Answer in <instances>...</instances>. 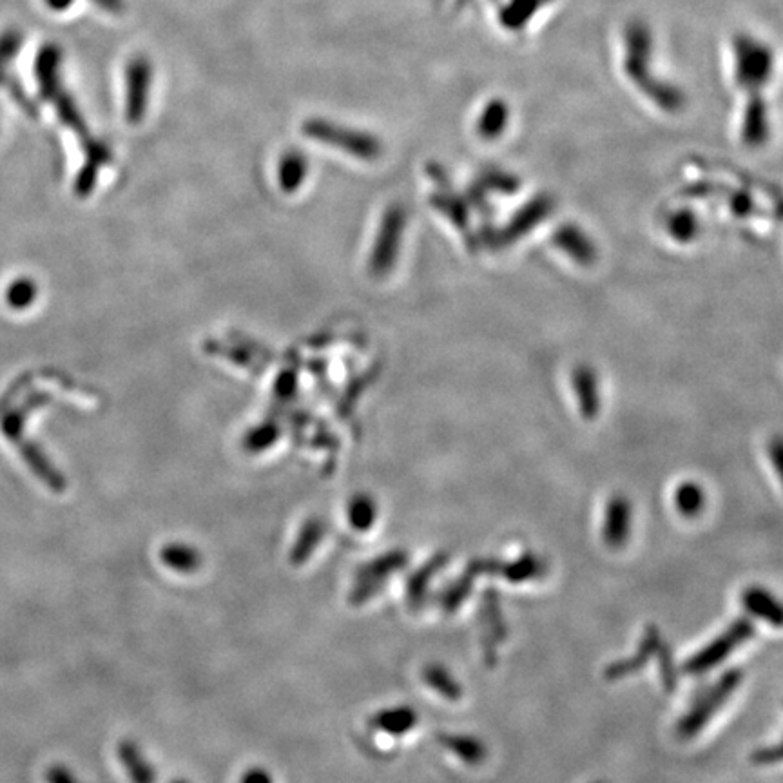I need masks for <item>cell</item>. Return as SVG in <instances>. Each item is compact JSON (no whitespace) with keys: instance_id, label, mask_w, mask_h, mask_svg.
<instances>
[{"instance_id":"7a4b0ae2","label":"cell","mask_w":783,"mask_h":783,"mask_svg":"<svg viewBox=\"0 0 783 783\" xmlns=\"http://www.w3.org/2000/svg\"><path fill=\"white\" fill-rule=\"evenodd\" d=\"M776 57L765 40L753 35H738L733 42V69L736 84L749 95H760L773 80Z\"/></svg>"},{"instance_id":"5bb4252c","label":"cell","mask_w":783,"mask_h":783,"mask_svg":"<svg viewBox=\"0 0 783 783\" xmlns=\"http://www.w3.org/2000/svg\"><path fill=\"white\" fill-rule=\"evenodd\" d=\"M553 207H555L553 200L546 194L533 198L532 202L526 203L524 209L513 216L510 227H506V231H504V242H513V240L521 238L522 234L532 231L533 227L541 225L544 218L553 213Z\"/></svg>"},{"instance_id":"f546056e","label":"cell","mask_w":783,"mask_h":783,"mask_svg":"<svg viewBox=\"0 0 783 783\" xmlns=\"http://www.w3.org/2000/svg\"><path fill=\"white\" fill-rule=\"evenodd\" d=\"M767 454L771 457L774 472L778 475L783 488V437L778 435V437L771 439V443L767 446Z\"/></svg>"},{"instance_id":"4316f807","label":"cell","mask_w":783,"mask_h":783,"mask_svg":"<svg viewBox=\"0 0 783 783\" xmlns=\"http://www.w3.org/2000/svg\"><path fill=\"white\" fill-rule=\"evenodd\" d=\"M510 120V111L501 100H495L490 106L484 109L481 122H479V133L484 138H497L504 131V127Z\"/></svg>"},{"instance_id":"7402d4cb","label":"cell","mask_w":783,"mask_h":783,"mask_svg":"<svg viewBox=\"0 0 783 783\" xmlns=\"http://www.w3.org/2000/svg\"><path fill=\"white\" fill-rule=\"evenodd\" d=\"M446 561H448V557H446L445 553H439V555H435L430 561L426 562L421 570H417L410 577L408 588H406V597H408V602L412 606L423 604L426 590L430 586V580L434 579L435 575L445 568Z\"/></svg>"},{"instance_id":"ac0fdd59","label":"cell","mask_w":783,"mask_h":783,"mask_svg":"<svg viewBox=\"0 0 783 783\" xmlns=\"http://www.w3.org/2000/svg\"><path fill=\"white\" fill-rule=\"evenodd\" d=\"M439 744L455 754L466 765H481L488 758V747L481 738L472 735H441Z\"/></svg>"},{"instance_id":"52a82bcc","label":"cell","mask_w":783,"mask_h":783,"mask_svg":"<svg viewBox=\"0 0 783 783\" xmlns=\"http://www.w3.org/2000/svg\"><path fill=\"white\" fill-rule=\"evenodd\" d=\"M127 115L129 120L138 122L147 106V93L151 82V66L145 58L138 57L129 62L126 71Z\"/></svg>"},{"instance_id":"9a60e30c","label":"cell","mask_w":783,"mask_h":783,"mask_svg":"<svg viewBox=\"0 0 783 783\" xmlns=\"http://www.w3.org/2000/svg\"><path fill=\"white\" fill-rule=\"evenodd\" d=\"M481 620H483L484 651H486V655L492 657L495 655L497 644L504 642V637L508 633L506 624H504L503 611H501L495 591L488 590L484 593Z\"/></svg>"},{"instance_id":"d6a6232c","label":"cell","mask_w":783,"mask_h":783,"mask_svg":"<svg viewBox=\"0 0 783 783\" xmlns=\"http://www.w3.org/2000/svg\"><path fill=\"white\" fill-rule=\"evenodd\" d=\"M240 783H274V778L265 767H251L242 774Z\"/></svg>"},{"instance_id":"9c48e42d","label":"cell","mask_w":783,"mask_h":783,"mask_svg":"<svg viewBox=\"0 0 783 783\" xmlns=\"http://www.w3.org/2000/svg\"><path fill=\"white\" fill-rule=\"evenodd\" d=\"M571 388L584 419H593L600 412V385L597 372L588 365H579L571 372Z\"/></svg>"},{"instance_id":"3957f363","label":"cell","mask_w":783,"mask_h":783,"mask_svg":"<svg viewBox=\"0 0 783 783\" xmlns=\"http://www.w3.org/2000/svg\"><path fill=\"white\" fill-rule=\"evenodd\" d=\"M744 673L740 669H731L725 675L718 678L713 686L706 689L702 695H698L693 706L689 707L686 716L680 718L677 724V735L682 740H689L693 736L700 735L704 727L713 720L718 709L724 706L731 698L738 686L742 684Z\"/></svg>"},{"instance_id":"44dd1931","label":"cell","mask_w":783,"mask_h":783,"mask_svg":"<svg viewBox=\"0 0 783 783\" xmlns=\"http://www.w3.org/2000/svg\"><path fill=\"white\" fill-rule=\"evenodd\" d=\"M544 571H546V564L541 557L532 551H526V553L519 555L515 561L501 564L499 573L504 575V579L508 582L521 584V582H528V580L539 579L544 575Z\"/></svg>"},{"instance_id":"e0dca14e","label":"cell","mask_w":783,"mask_h":783,"mask_svg":"<svg viewBox=\"0 0 783 783\" xmlns=\"http://www.w3.org/2000/svg\"><path fill=\"white\" fill-rule=\"evenodd\" d=\"M419 722L416 709L410 706L388 707L372 716L370 724L374 729L392 736H403L410 733Z\"/></svg>"},{"instance_id":"5b68a950","label":"cell","mask_w":783,"mask_h":783,"mask_svg":"<svg viewBox=\"0 0 783 783\" xmlns=\"http://www.w3.org/2000/svg\"><path fill=\"white\" fill-rule=\"evenodd\" d=\"M406 562H408V555L405 551L394 550L365 564L358 571V577H356L354 588L350 593V600L354 604H365L372 597H376L377 593L383 590V586L387 584L388 577L403 570Z\"/></svg>"},{"instance_id":"d6986e66","label":"cell","mask_w":783,"mask_h":783,"mask_svg":"<svg viewBox=\"0 0 783 783\" xmlns=\"http://www.w3.org/2000/svg\"><path fill=\"white\" fill-rule=\"evenodd\" d=\"M118 758L124 765L133 783H155L156 774L153 765L145 758L142 749L133 740H122L118 744Z\"/></svg>"},{"instance_id":"f1b7e54d","label":"cell","mask_w":783,"mask_h":783,"mask_svg":"<svg viewBox=\"0 0 783 783\" xmlns=\"http://www.w3.org/2000/svg\"><path fill=\"white\" fill-rule=\"evenodd\" d=\"M658 657H660V677H662V684L666 687L667 691H673L677 686V669H675V662H673V655H671V649L667 644H660V648L657 651Z\"/></svg>"},{"instance_id":"2e32d148","label":"cell","mask_w":783,"mask_h":783,"mask_svg":"<svg viewBox=\"0 0 783 783\" xmlns=\"http://www.w3.org/2000/svg\"><path fill=\"white\" fill-rule=\"evenodd\" d=\"M160 561L164 562L165 568L176 571V573L193 575L202 568L203 555L193 544L167 542L160 550Z\"/></svg>"},{"instance_id":"cb8c5ba5","label":"cell","mask_w":783,"mask_h":783,"mask_svg":"<svg viewBox=\"0 0 783 783\" xmlns=\"http://www.w3.org/2000/svg\"><path fill=\"white\" fill-rule=\"evenodd\" d=\"M673 503L680 515H684L686 519H695L706 508V492L700 484L686 481L678 484Z\"/></svg>"},{"instance_id":"74e56055","label":"cell","mask_w":783,"mask_h":783,"mask_svg":"<svg viewBox=\"0 0 783 783\" xmlns=\"http://www.w3.org/2000/svg\"><path fill=\"white\" fill-rule=\"evenodd\" d=\"M600 783V782H599Z\"/></svg>"},{"instance_id":"7c38bea8","label":"cell","mask_w":783,"mask_h":783,"mask_svg":"<svg viewBox=\"0 0 783 783\" xmlns=\"http://www.w3.org/2000/svg\"><path fill=\"white\" fill-rule=\"evenodd\" d=\"M660 644H662V637H660V631H658L657 626H649L646 629V633H644V637H642L640 648L635 651V655L608 666L606 678L619 680V678L629 677V675L637 673V671H640L642 667L648 664L653 655H657Z\"/></svg>"},{"instance_id":"277c9868","label":"cell","mask_w":783,"mask_h":783,"mask_svg":"<svg viewBox=\"0 0 783 783\" xmlns=\"http://www.w3.org/2000/svg\"><path fill=\"white\" fill-rule=\"evenodd\" d=\"M754 633H756V629H754V624L751 620L745 619V617L736 619L713 642H709L707 646L700 649L693 657L687 658V662L684 664V673L693 675V677H700L707 671L715 669L716 666H720L724 662L725 658L731 657V653L735 649L744 646L745 642L753 637Z\"/></svg>"},{"instance_id":"ffe728a7","label":"cell","mask_w":783,"mask_h":783,"mask_svg":"<svg viewBox=\"0 0 783 783\" xmlns=\"http://www.w3.org/2000/svg\"><path fill=\"white\" fill-rule=\"evenodd\" d=\"M325 537V524L319 519H309L301 526L300 533H298V539L294 542L292 550H290V562L294 566H300L303 562L309 561L310 557L314 555V551L318 548L321 541Z\"/></svg>"},{"instance_id":"d4e9b609","label":"cell","mask_w":783,"mask_h":783,"mask_svg":"<svg viewBox=\"0 0 783 783\" xmlns=\"http://www.w3.org/2000/svg\"><path fill=\"white\" fill-rule=\"evenodd\" d=\"M348 522L358 532H368L376 522L377 508L372 497L358 495L348 504Z\"/></svg>"},{"instance_id":"4dcf8cb0","label":"cell","mask_w":783,"mask_h":783,"mask_svg":"<svg viewBox=\"0 0 783 783\" xmlns=\"http://www.w3.org/2000/svg\"><path fill=\"white\" fill-rule=\"evenodd\" d=\"M754 764L767 765V764H780L783 762V740L780 744L773 745V747H765L753 754Z\"/></svg>"},{"instance_id":"e575fe53","label":"cell","mask_w":783,"mask_h":783,"mask_svg":"<svg viewBox=\"0 0 783 783\" xmlns=\"http://www.w3.org/2000/svg\"><path fill=\"white\" fill-rule=\"evenodd\" d=\"M93 2L109 13H118L122 10V0H93Z\"/></svg>"},{"instance_id":"603a6c76","label":"cell","mask_w":783,"mask_h":783,"mask_svg":"<svg viewBox=\"0 0 783 783\" xmlns=\"http://www.w3.org/2000/svg\"><path fill=\"white\" fill-rule=\"evenodd\" d=\"M423 678H425L426 686L434 689L435 693L443 696L445 700H450V702L461 700L463 687L443 664H428L423 669Z\"/></svg>"},{"instance_id":"d590c367","label":"cell","mask_w":783,"mask_h":783,"mask_svg":"<svg viewBox=\"0 0 783 783\" xmlns=\"http://www.w3.org/2000/svg\"><path fill=\"white\" fill-rule=\"evenodd\" d=\"M44 2H46V6H48L49 10L60 13V11L69 10V8L73 6L75 0H44Z\"/></svg>"},{"instance_id":"6da1fadb","label":"cell","mask_w":783,"mask_h":783,"mask_svg":"<svg viewBox=\"0 0 783 783\" xmlns=\"http://www.w3.org/2000/svg\"><path fill=\"white\" fill-rule=\"evenodd\" d=\"M624 40H626L624 69L629 80L660 109L671 113L680 111L684 107V93H680L677 87L666 84L655 73H651L655 46L648 26L644 22H631L626 28Z\"/></svg>"},{"instance_id":"4fadbf2b","label":"cell","mask_w":783,"mask_h":783,"mask_svg":"<svg viewBox=\"0 0 783 783\" xmlns=\"http://www.w3.org/2000/svg\"><path fill=\"white\" fill-rule=\"evenodd\" d=\"M742 604L749 615L764 620L773 628H783V602L762 586H751L742 593Z\"/></svg>"},{"instance_id":"8fae6325","label":"cell","mask_w":783,"mask_h":783,"mask_svg":"<svg viewBox=\"0 0 783 783\" xmlns=\"http://www.w3.org/2000/svg\"><path fill=\"white\" fill-rule=\"evenodd\" d=\"M771 135L769 107L762 95H749L742 122V140L749 147H762Z\"/></svg>"},{"instance_id":"1f68e13d","label":"cell","mask_w":783,"mask_h":783,"mask_svg":"<svg viewBox=\"0 0 783 783\" xmlns=\"http://www.w3.org/2000/svg\"><path fill=\"white\" fill-rule=\"evenodd\" d=\"M46 782L48 783H78L77 776L69 769L68 765L53 764L49 765L46 773Z\"/></svg>"},{"instance_id":"8992f818","label":"cell","mask_w":783,"mask_h":783,"mask_svg":"<svg viewBox=\"0 0 783 783\" xmlns=\"http://www.w3.org/2000/svg\"><path fill=\"white\" fill-rule=\"evenodd\" d=\"M633 526V510L628 497L615 495L609 499L604 512V524H602V539L609 548L619 550L626 546Z\"/></svg>"},{"instance_id":"30bf717a","label":"cell","mask_w":783,"mask_h":783,"mask_svg":"<svg viewBox=\"0 0 783 783\" xmlns=\"http://www.w3.org/2000/svg\"><path fill=\"white\" fill-rule=\"evenodd\" d=\"M60 68H62V49L53 42L44 44L35 60V77L39 82L40 95L48 100L55 97L62 89Z\"/></svg>"},{"instance_id":"484cf974","label":"cell","mask_w":783,"mask_h":783,"mask_svg":"<svg viewBox=\"0 0 783 783\" xmlns=\"http://www.w3.org/2000/svg\"><path fill=\"white\" fill-rule=\"evenodd\" d=\"M666 229L671 238H675L677 242L687 243L698 236L700 222L689 209H680L667 218Z\"/></svg>"},{"instance_id":"ba28073f","label":"cell","mask_w":783,"mask_h":783,"mask_svg":"<svg viewBox=\"0 0 783 783\" xmlns=\"http://www.w3.org/2000/svg\"><path fill=\"white\" fill-rule=\"evenodd\" d=\"M551 242L570 260L575 261L577 265H582V267H588L597 260V249L591 242L590 236L579 229L577 225H571V223L561 225L553 232Z\"/></svg>"},{"instance_id":"83f0119b","label":"cell","mask_w":783,"mask_h":783,"mask_svg":"<svg viewBox=\"0 0 783 783\" xmlns=\"http://www.w3.org/2000/svg\"><path fill=\"white\" fill-rule=\"evenodd\" d=\"M24 44V35L17 28H8L0 33V82L8 77V68L19 55Z\"/></svg>"},{"instance_id":"836d02e7","label":"cell","mask_w":783,"mask_h":783,"mask_svg":"<svg viewBox=\"0 0 783 783\" xmlns=\"http://www.w3.org/2000/svg\"><path fill=\"white\" fill-rule=\"evenodd\" d=\"M749 198L745 196V194H735V200L731 202V205H733V209H735L736 213L738 214H747L751 213V205H749Z\"/></svg>"},{"instance_id":"8d00e7d4","label":"cell","mask_w":783,"mask_h":783,"mask_svg":"<svg viewBox=\"0 0 783 783\" xmlns=\"http://www.w3.org/2000/svg\"><path fill=\"white\" fill-rule=\"evenodd\" d=\"M171 783H187V782H185V780H174V782Z\"/></svg>"}]
</instances>
